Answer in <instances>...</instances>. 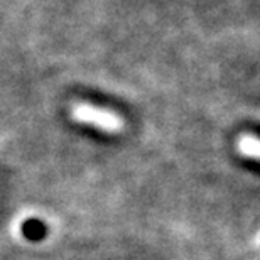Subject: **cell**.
Listing matches in <instances>:
<instances>
[{"instance_id":"3","label":"cell","mask_w":260,"mask_h":260,"mask_svg":"<svg viewBox=\"0 0 260 260\" xmlns=\"http://www.w3.org/2000/svg\"><path fill=\"white\" fill-rule=\"evenodd\" d=\"M258 139L255 135H245L242 140H240V150L248 157H257L258 155Z\"/></svg>"},{"instance_id":"1","label":"cell","mask_w":260,"mask_h":260,"mask_svg":"<svg viewBox=\"0 0 260 260\" xmlns=\"http://www.w3.org/2000/svg\"><path fill=\"white\" fill-rule=\"evenodd\" d=\"M71 113L78 122L90 123L93 127L105 130V132H117L122 128V120L117 113L90 105V103H76Z\"/></svg>"},{"instance_id":"2","label":"cell","mask_w":260,"mask_h":260,"mask_svg":"<svg viewBox=\"0 0 260 260\" xmlns=\"http://www.w3.org/2000/svg\"><path fill=\"white\" fill-rule=\"evenodd\" d=\"M46 230H48V228L39 220H27L22 225L24 237L29 238V240H41V238L46 235Z\"/></svg>"}]
</instances>
